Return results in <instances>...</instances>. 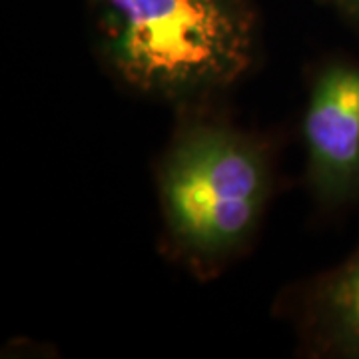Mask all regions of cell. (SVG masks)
Masks as SVG:
<instances>
[{
    "mask_svg": "<svg viewBox=\"0 0 359 359\" xmlns=\"http://www.w3.org/2000/svg\"><path fill=\"white\" fill-rule=\"evenodd\" d=\"M108 68L130 88L190 98L226 88L254 52L250 0H90Z\"/></svg>",
    "mask_w": 359,
    "mask_h": 359,
    "instance_id": "cell-1",
    "label": "cell"
},
{
    "mask_svg": "<svg viewBox=\"0 0 359 359\" xmlns=\"http://www.w3.org/2000/svg\"><path fill=\"white\" fill-rule=\"evenodd\" d=\"M268 192L262 148L216 124L184 130L160 170L168 233L180 254L200 268L228 259L248 242Z\"/></svg>",
    "mask_w": 359,
    "mask_h": 359,
    "instance_id": "cell-2",
    "label": "cell"
},
{
    "mask_svg": "<svg viewBox=\"0 0 359 359\" xmlns=\"http://www.w3.org/2000/svg\"><path fill=\"white\" fill-rule=\"evenodd\" d=\"M309 180L321 200L346 202L359 192V65L327 66L309 94L304 122Z\"/></svg>",
    "mask_w": 359,
    "mask_h": 359,
    "instance_id": "cell-3",
    "label": "cell"
},
{
    "mask_svg": "<svg viewBox=\"0 0 359 359\" xmlns=\"http://www.w3.org/2000/svg\"><path fill=\"white\" fill-rule=\"evenodd\" d=\"M309 323L325 353L359 358V248L316 287Z\"/></svg>",
    "mask_w": 359,
    "mask_h": 359,
    "instance_id": "cell-4",
    "label": "cell"
},
{
    "mask_svg": "<svg viewBox=\"0 0 359 359\" xmlns=\"http://www.w3.org/2000/svg\"><path fill=\"white\" fill-rule=\"evenodd\" d=\"M334 2L353 25L359 26V0H334Z\"/></svg>",
    "mask_w": 359,
    "mask_h": 359,
    "instance_id": "cell-5",
    "label": "cell"
}]
</instances>
